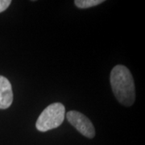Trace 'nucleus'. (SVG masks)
Listing matches in <instances>:
<instances>
[{"label": "nucleus", "instance_id": "6", "mask_svg": "<svg viewBox=\"0 0 145 145\" xmlns=\"http://www.w3.org/2000/svg\"><path fill=\"white\" fill-rule=\"evenodd\" d=\"M11 3L10 0H0V13L8 8Z\"/></svg>", "mask_w": 145, "mask_h": 145}, {"label": "nucleus", "instance_id": "3", "mask_svg": "<svg viewBox=\"0 0 145 145\" xmlns=\"http://www.w3.org/2000/svg\"><path fill=\"white\" fill-rule=\"evenodd\" d=\"M66 118L69 123L78 130L82 135L89 139L94 137L95 129L93 123L86 115L76 110H71L66 114Z\"/></svg>", "mask_w": 145, "mask_h": 145}, {"label": "nucleus", "instance_id": "4", "mask_svg": "<svg viewBox=\"0 0 145 145\" xmlns=\"http://www.w3.org/2000/svg\"><path fill=\"white\" fill-rule=\"evenodd\" d=\"M13 102L11 84L7 78L0 75V109L9 108Z\"/></svg>", "mask_w": 145, "mask_h": 145}, {"label": "nucleus", "instance_id": "1", "mask_svg": "<svg viewBox=\"0 0 145 145\" xmlns=\"http://www.w3.org/2000/svg\"><path fill=\"white\" fill-rule=\"evenodd\" d=\"M110 85L115 98L122 105L131 106L135 100L134 79L130 70L123 65H116L110 72Z\"/></svg>", "mask_w": 145, "mask_h": 145}, {"label": "nucleus", "instance_id": "2", "mask_svg": "<svg viewBox=\"0 0 145 145\" xmlns=\"http://www.w3.org/2000/svg\"><path fill=\"white\" fill-rule=\"evenodd\" d=\"M65 116V106L61 103H55L44 109L40 114L36 123V129L45 132L58 127L61 124Z\"/></svg>", "mask_w": 145, "mask_h": 145}, {"label": "nucleus", "instance_id": "5", "mask_svg": "<svg viewBox=\"0 0 145 145\" xmlns=\"http://www.w3.org/2000/svg\"><path fill=\"white\" fill-rule=\"evenodd\" d=\"M103 0H75L74 3L81 9H86L103 3Z\"/></svg>", "mask_w": 145, "mask_h": 145}]
</instances>
